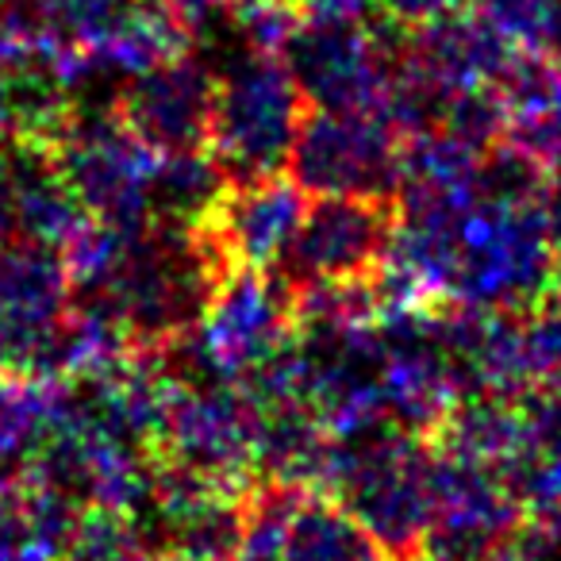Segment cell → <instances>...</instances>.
Listing matches in <instances>:
<instances>
[{
  "label": "cell",
  "instance_id": "1",
  "mask_svg": "<svg viewBox=\"0 0 561 561\" xmlns=\"http://www.w3.org/2000/svg\"><path fill=\"white\" fill-rule=\"evenodd\" d=\"M227 273L201 227L150 219L131 234L116 277L93 293L108 297L135 351L162 354L204 320Z\"/></svg>",
  "mask_w": 561,
  "mask_h": 561
},
{
  "label": "cell",
  "instance_id": "2",
  "mask_svg": "<svg viewBox=\"0 0 561 561\" xmlns=\"http://www.w3.org/2000/svg\"><path fill=\"white\" fill-rule=\"evenodd\" d=\"M431 466V438L385 420L358 435L335 438L323 492L335 496L385 553H415L435 515Z\"/></svg>",
  "mask_w": 561,
  "mask_h": 561
},
{
  "label": "cell",
  "instance_id": "3",
  "mask_svg": "<svg viewBox=\"0 0 561 561\" xmlns=\"http://www.w3.org/2000/svg\"><path fill=\"white\" fill-rule=\"evenodd\" d=\"M297 339V300L277 270H231L219 280L204 320L162 351L178 381H242L289 351Z\"/></svg>",
  "mask_w": 561,
  "mask_h": 561
},
{
  "label": "cell",
  "instance_id": "4",
  "mask_svg": "<svg viewBox=\"0 0 561 561\" xmlns=\"http://www.w3.org/2000/svg\"><path fill=\"white\" fill-rule=\"evenodd\" d=\"M558 277V250L546 227V204H500L477 196L461 211L450 300L527 312L542 305Z\"/></svg>",
  "mask_w": 561,
  "mask_h": 561
},
{
  "label": "cell",
  "instance_id": "5",
  "mask_svg": "<svg viewBox=\"0 0 561 561\" xmlns=\"http://www.w3.org/2000/svg\"><path fill=\"white\" fill-rule=\"evenodd\" d=\"M305 93L280 55H242L216 78L208 150L231 185L289 173L305 124Z\"/></svg>",
  "mask_w": 561,
  "mask_h": 561
},
{
  "label": "cell",
  "instance_id": "6",
  "mask_svg": "<svg viewBox=\"0 0 561 561\" xmlns=\"http://www.w3.org/2000/svg\"><path fill=\"white\" fill-rule=\"evenodd\" d=\"M408 27L392 20V32L366 20H305L280 62L312 108L381 112L392 73L404 55Z\"/></svg>",
  "mask_w": 561,
  "mask_h": 561
},
{
  "label": "cell",
  "instance_id": "7",
  "mask_svg": "<svg viewBox=\"0 0 561 561\" xmlns=\"http://www.w3.org/2000/svg\"><path fill=\"white\" fill-rule=\"evenodd\" d=\"M50 154L93 219L127 231H139L154 219L150 185H154L158 154L139 135H131L116 108H73Z\"/></svg>",
  "mask_w": 561,
  "mask_h": 561
},
{
  "label": "cell",
  "instance_id": "8",
  "mask_svg": "<svg viewBox=\"0 0 561 561\" xmlns=\"http://www.w3.org/2000/svg\"><path fill=\"white\" fill-rule=\"evenodd\" d=\"M404 135L381 112L312 108L300 124L289 178L308 196H369L397 201Z\"/></svg>",
  "mask_w": 561,
  "mask_h": 561
},
{
  "label": "cell",
  "instance_id": "9",
  "mask_svg": "<svg viewBox=\"0 0 561 561\" xmlns=\"http://www.w3.org/2000/svg\"><path fill=\"white\" fill-rule=\"evenodd\" d=\"M154 458L250 492L257 484V412L239 381H178Z\"/></svg>",
  "mask_w": 561,
  "mask_h": 561
},
{
  "label": "cell",
  "instance_id": "10",
  "mask_svg": "<svg viewBox=\"0 0 561 561\" xmlns=\"http://www.w3.org/2000/svg\"><path fill=\"white\" fill-rule=\"evenodd\" d=\"M397 204L369 196H316L280 254L277 273L293 297L316 285L374 277L389 257Z\"/></svg>",
  "mask_w": 561,
  "mask_h": 561
},
{
  "label": "cell",
  "instance_id": "11",
  "mask_svg": "<svg viewBox=\"0 0 561 561\" xmlns=\"http://www.w3.org/2000/svg\"><path fill=\"white\" fill-rule=\"evenodd\" d=\"M211 101H216V73L196 58L178 55L127 78L112 108L154 154H178V150L208 147Z\"/></svg>",
  "mask_w": 561,
  "mask_h": 561
},
{
  "label": "cell",
  "instance_id": "12",
  "mask_svg": "<svg viewBox=\"0 0 561 561\" xmlns=\"http://www.w3.org/2000/svg\"><path fill=\"white\" fill-rule=\"evenodd\" d=\"M305 211L308 193L280 173L231 185L196 227L227 270H277Z\"/></svg>",
  "mask_w": 561,
  "mask_h": 561
},
{
  "label": "cell",
  "instance_id": "13",
  "mask_svg": "<svg viewBox=\"0 0 561 561\" xmlns=\"http://www.w3.org/2000/svg\"><path fill=\"white\" fill-rule=\"evenodd\" d=\"M515 43H507L496 27L477 12H443L420 27H408L404 58L431 81L458 93V89L496 85L515 58Z\"/></svg>",
  "mask_w": 561,
  "mask_h": 561
},
{
  "label": "cell",
  "instance_id": "14",
  "mask_svg": "<svg viewBox=\"0 0 561 561\" xmlns=\"http://www.w3.org/2000/svg\"><path fill=\"white\" fill-rule=\"evenodd\" d=\"M257 412V481L323 492L335 458V435L308 400L254 404Z\"/></svg>",
  "mask_w": 561,
  "mask_h": 561
},
{
  "label": "cell",
  "instance_id": "15",
  "mask_svg": "<svg viewBox=\"0 0 561 561\" xmlns=\"http://www.w3.org/2000/svg\"><path fill=\"white\" fill-rule=\"evenodd\" d=\"M73 305V280L62 247L16 234L0 247V323L47 331L66 320Z\"/></svg>",
  "mask_w": 561,
  "mask_h": 561
},
{
  "label": "cell",
  "instance_id": "16",
  "mask_svg": "<svg viewBox=\"0 0 561 561\" xmlns=\"http://www.w3.org/2000/svg\"><path fill=\"white\" fill-rule=\"evenodd\" d=\"M507 108V142L550 170H561V70L546 55L515 50L496 81Z\"/></svg>",
  "mask_w": 561,
  "mask_h": 561
},
{
  "label": "cell",
  "instance_id": "17",
  "mask_svg": "<svg viewBox=\"0 0 561 561\" xmlns=\"http://www.w3.org/2000/svg\"><path fill=\"white\" fill-rule=\"evenodd\" d=\"M431 446L454 458H469L504 473L527 446V412L523 397L504 392H466L450 408L443 423L431 435Z\"/></svg>",
  "mask_w": 561,
  "mask_h": 561
},
{
  "label": "cell",
  "instance_id": "18",
  "mask_svg": "<svg viewBox=\"0 0 561 561\" xmlns=\"http://www.w3.org/2000/svg\"><path fill=\"white\" fill-rule=\"evenodd\" d=\"M527 446L504 469L523 512L561 515V381L538 385L523 397Z\"/></svg>",
  "mask_w": 561,
  "mask_h": 561
},
{
  "label": "cell",
  "instance_id": "19",
  "mask_svg": "<svg viewBox=\"0 0 561 561\" xmlns=\"http://www.w3.org/2000/svg\"><path fill=\"white\" fill-rule=\"evenodd\" d=\"M381 546L328 492H305L285 535V561H381Z\"/></svg>",
  "mask_w": 561,
  "mask_h": 561
},
{
  "label": "cell",
  "instance_id": "20",
  "mask_svg": "<svg viewBox=\"0 0 561 561\" xmlns=\"http://www.w3.org/2000/svg\"><path fill=\"white\" fill-rule=\"evenodd\" d=\"M227 188H231V178L211 158L208 147L158 154L154 185H150V216L162 224L196 227L216 208Z\"/></svg>",
  "mask_w": 561,
  "mask_h": 561
},
{
  "label": "cell",
  "instance_id": "21",
  "mask_svg": "<svg viewBox=\"0 0 561 561\" xmlns=\"http://www.w3.org/2000/svg\"><path fill=\"white\" fill-rule=\"evenodd\" d=\"M66 385L35 381L0 366V473L20 477L55 423Z\"/></svg>",
  "mask_w": 561,
  "mask_h": 561
},
{
  "label": "cell",
  "instance_id": "22",
  "mask_svg": "<svg viewBox=\"0 0 561 561\" xmlns=\"http://www.w3.org/2000/svg\"><path fill=\"white\" fill-rule=\"evenodd\" d=\"M305 492L308 489L257 481L247 500V523H242V538L231 561H285V535H289V519Z\"/></svg>",
  "mask_w": 561,
  "mask_h": 561
},
{
  "label": "cell",
  "instance_id": "23",
  "mask_svg": "<svg viewBox=\"0 0 561 561\" xmlns=\"http://www.w3.org/2000/svg\"><path fill=\"white\" fill-rule=\"evenodd\" d=\"M139 0H39L43 32L70 55L93 50Z\"/></svg>",
  "mask_w": 561,
  "mask_h": 561
},
{
  "label": "cell",
  "instance_id": "24",
  "mask_svg": "<svg viewBox=\"0 0 561 561\" xmlns=\"http://www.w3.org/2000/svg\"><path fill=\"white\" fill-rule=\"evenodd\" d=\"M142 550H150V546L131 512H119V507H85L78 527H73L66 561H131Z\"/></svg>",
  "mask_w": 561,
  "mask_h": 561
},
{
  "label": "cell",
  "instance_id": "25",
  "mask_svg": "<svg viewBox=\"0 0 561 561\" xmlns=\"http://www.w3.org/2000/svg\"><path fill=\"white\" fill-rule=\"evenodd\" d=\"M300 24V0H231V35L250 55H280Z\"/></svg>",
  "mask_w": 561,
  "mask_h": 561
},
{
  "label": "cell",
  "instance_id": "26",
  "mask_svg": "<svg viewBox=\"0 0 561 561\" xmlns=\"http://www.w3.org/2000/svg\"><path fill=\"white\" fill-rule=\"evenodd\" d=\"M553 9H558V0H473L477 16L489 20L519 50H542Z\"/></svg>",
  "mask_w": 561,
  "mask_h": 561
},
{
  "label": "cell",
  "instance_id": "27",
  "mask_svg": "<svg viewBox=\"0 0 561 561\" xmlns=\"http://www.w3.org/2000/svg\"><path fill=\"white\" fill-rule=\"evenodd\" d=\"M173 16V24L193 39H211L216 32L231 27V0H154Z\"/></svg>",
  "mask_w": 561,
  "mask_h": 561
},
{
  "label": "cell",
  "instance_id": "28",
  "mask_svg": "<svg viewBox=\"0 0 561 561\" xmlns=\"http://www.w3.org/2000/svg\"><path fill=\"white\" fill-rule=\"evenodd\" d=\"M377 4H381L385 16L397 20V24L420 27V24H427V20L443 16V12H454L461 0H377Z\"/></svg>",
  "mask_w": 561,
  "mask_h": 561
},
{
  "label": "cell",
  "instance_id": "29",
  "mask_svg": "<svg viewBox=\"0 0 561 561\" xmlns=\"http://www.w3.org/2000/svg\"><path fill=\"white\" fill-rule=\"evenodd\" d=\"M305 20H366L374 0H300Z\"/></svg>",
  "mask_w": 561,
  "mask_h": 561
},
{
  "label": "cell",
  "instance_id": "30",
  "mask_svg": "<svg viewBox=\"0 0 561 561\" xmlns=\"http://www.w3.org/2000/svg\"><path fill=\"white\" fill-rule=\"evenodd\" d=\"M131 561H181V558H173L170 550H142V553H135Z\"/></svg>",
  "mask_w": 561,
  "mask_h": 561
},
{
  "label": "cell",
  "instance_id": "31",
  "mask_svg": "<svg viewBox=\"0 0 561 561\" xmlns=\"http://www.w3.org/2000/svg\"><path fill=\"white\" fill-rule=\"evenodd\" d=\"M550 297L561 305V262H558V277H553V289H550Z\"/></svg>",
  "mask_w": 561,
  "mask_h": 561
},
{
  "label": "cell",
  "instance_id": "32",
  "mask_svg": "<svg viewBox=\"0 0 561 561\" xmlns=\"http://www.w3.org/2000/svg\"><path fill=\"white\" fill-rule=\"evenodd\" d=\"M389 561H420L415 553H389Z\"/></svg>",
  "mask_w": 561,
  "mask_h": 561
},
{
  "label": "cell",
  "instance_id": "33",
  "mask_svg": "<svg viewBox=\"0 0 561 561\" xmlns=\"http://www.w3.org/2000/svg\"><path fill=\"white\" fill-rule=\"evenodd\" d=\"M0 481H9V477H4V473H0Z\"/></svg>",
  "mask_w": 561,
  "mask_h": 561
}]
</instances>
